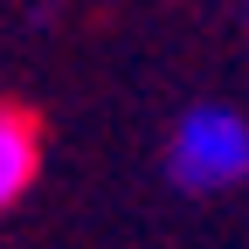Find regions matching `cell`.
Masks as SVG:
<instances>
[{
  "mask_svg": "<svg viewBox=\"0 0 249 249\" xmlns=\"http://www.w3.org/2000/svg\"><path fill=\"white\" fill-rule=\"evenodd\" d=\"M42 173V124L21 104H0V214H7Z\"/></svg>",
  "mask_w": 249,
  "mask_h": 249,
  "instance_id": "7a4b0ae2",
  "label": "cell"
},
{
  "mask_svg": "<svg viewBox=\"0 0 249 249\" xmlns=\"http://www.w3.org/2000/svg\"><path fill=\"white\" fill-rule=\"evenodd\" d=\"M166 173L187 194H229L249 180V118L235 104H187L166 139Z\"/></svg>",
  "mask_w": 249,
  "mask_h": 249,
  "instance_id": "6da1fadb",
  "label": "cell"
}]
</instances>
